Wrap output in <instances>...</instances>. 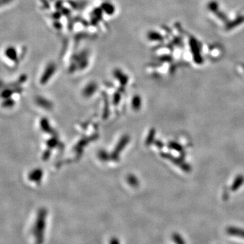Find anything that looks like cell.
<instances>
[{"instance_id":"cell-1","label":"cell","mask_w":244,"mask_h":244,"mask_svg":"<svg viewBox=\"0 0 244 244\" xmlns=\"http://www.w3.org/2000/svg\"><path fill=\"white\" fill-rule=\"evenodd\" d=\"M46 219V211L45 210H41L38 214L33 230V235L35 237L36 244H43L44 242Z\"/></svg>"},{"instance_id":"cell-2","label":"cell","mask_w":244,"mask_h":244,"mask_svg":"<svg viewBox=\"0 0 244 244\" xmlns=\"http://www.w3.org/2000/svg\"><path fill=\"white\" fill-rule=\"evenodd\" d=\"M110 244H120V242L116 237H114V238H112L111 240L110 241Z\"/></svg>"}]
</instances>
